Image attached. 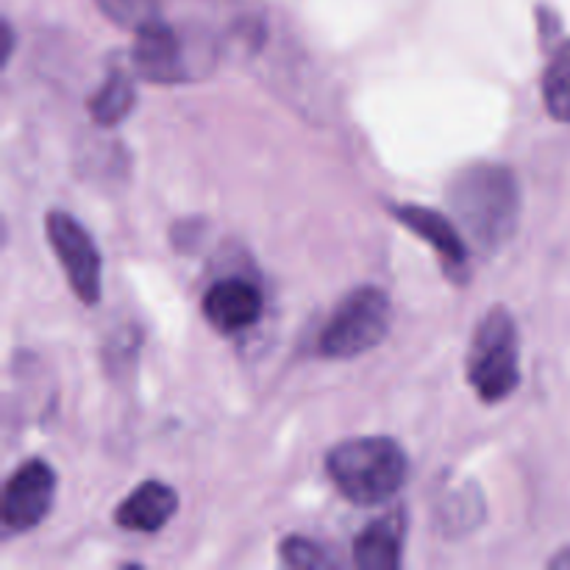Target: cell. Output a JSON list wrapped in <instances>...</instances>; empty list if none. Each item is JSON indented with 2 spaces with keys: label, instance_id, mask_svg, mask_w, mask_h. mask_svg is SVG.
Returning a JSON list of instances; mask_svg holds the SVG:
<instances>
[{
  "label": "cell",
  "instance_id": "8fae6325",
  "mask_svg": "<svg viewBox=\"0 0 570 570\" xmlns=\"http://www.w3.org/2000/svg\"><path fill=\"white\" fill-rule=\"evenodd\" d=\"M395 217L404 223L410 232H415L417 237L426 239L434 250L440 254V259L449 267H462L468 259V248L462 243V234L456 232L454 223L449 220L440 212L426 209V206H395Z\"/></svg>",
  "mask_w": 570,
  "mask_h": 570
},
{
  "label": "cell",
  "instance_id": "5bb4252c",
  "mask_svg": "<svg viewBox=\"0 0 570 570\" xmlns=\"http://www.w3.org/2000/svg\"><path fill=\"white\" fill-rule=\"evenodd\" d=\"M95 3L111 22L128 28V31H142L161 20L159 0H95Z\"/></svg>",
  "mask_w": 570,
  "mask_h": 570
},
{
  "label": "cell",
  "instance_id": "8992f818",
  "mask_svg": "<svg viewBox=\"0 0 570 570\" xmlns=\"http://www.w3.org/2000/svg\"><path fill=\"white\" fill-rule=\"evenodd\" d=\"M56 499V473L48 462L31 460L17 468L3 490L6 532H31L48 518Z\"/></svg>",
  "mask_w": 570,
  "mask_h": 570
},
{
  "label": "cell",
  "instance_id": "7c38bea8",
  "mask_svg": "<svg viewBox=\"0 0 570 570\" xmlns=\"http://www.w3.org/2000/svg\"><path fill=\"white\" fill-rule=\"evenodd\" d=\"M134 100H137V89H134L131 78L122 70H111L106 76L104 87L89 98L87 109L98 126H117V122L131 115Z\"/></svg>",
  "mask_w": 570,
  "mask_h": 570
},
{
  "label": "cell",
  "instance_id": "3957f363",
  "mask_svg": "<svg viewBox=\"0 0 570 570\" xmlns=\"http://www.w3.org/2000/svg\"><path fill=\"white\" fill-rule=\"evenodd\" d=\"M468 382L484 404H499L510 399L521 384V340L515 317L495 306L479 323L468 351Z\"/></svg>",
  "mask_w": 570,
  "mask_h": 570
},
{
  "label": "cell",
  "instance_id": "e0dca14e",
  "mask_svg": "<svg viewBox=\"0 0 570 570\" xmlns=\"http://www.w3.org/2000/svg\"><path fill=\"white\" fill-rule=\"evenodd\" d=\"M549 566H551V568H560V570H568V568H570V549L562 551L560 557H554V560H551Z\"/></svg>",
  "mask_w": 570,
  "mask_h": 570
},
{
  "label": "cell",
  "instance_id": "52a82bcc",
  "mask_svg": "<svg viewBox=\"0 0 570 570\" xmlns=\"http://www.w3.org/2000/svg\"><path fill=\"white\" fill-rule=\"evenodd\" d=\"M131 65L137 76L150 83H178L184 78L195 76L189 70L181 37L161 20L137 31V42L131 48Z\"/></svg>",
  "mask_w": 570,
  "mask_h": 570
},
{
  "label": "cell",
  "instance_id": "7a4b0ae2",
  "mask_svg": "<svg viewBox=\"0 0 570 570\" xmlns=\"http://www.w3.org/2000/svg\"><path fill=\"white\" fill-rule=\"evenodd\" d=\"M326 471L345 499L373 507L390 501L404 488L410 476V460L395 440L362 438L328 451Z\"/></svg>",
  "mask_w": 570,
  "mask_h": 570
},
{
  "label": "cell",
  "instance_id": "30bf717a",
  "mask_svg": "<svg viewBox=\"0 0 570 570\" xmlns=\"http://www.w3.org/2000/svg\"><path fill=\"white\" fill-rule=\"evenodd\" d=\"M406 515L401 510L373 521L354 540V562L362 570H395L404 554Z\"/></svg>",
  "mask_w": 570,
  "mask_h": 570
},
{
  "label": "cell",
  "instance_id": "2e32d148",
  "mask_svg": "<svg viewBox=\"0 0 570 570\" xmlns=\"http://www.w3.org/2000/svg\"><path fill=\"white\" fill-rule=\"evenodd\" d=\"M3 39H6V48H3V61H9L11 56V45H14V31H11V26L6 22L3 26Z\"/></svg>",
  "mask_w": 570,
  "mask_h": 570
},
{
  "label": "cell",
  "instance_id": "6da1fadb",
  "mask_svg": "<svg viewBox=\"0 0 570 570\" xmlns=\"http://www.w3.org/2000/svg\"><path fill=\"white\" fill-rule=\"evenodd\" d=\"M449 206L473 245L484 254H495L518 232L521 187L510 167L479 161L451 178Z\"/></svg>",
  "mask_w": 570,
  "mask_h": 570
},
{
  "label": "cell",
  "instance_id": "9a60e30c",
  "mask_svg": "<svg viewBox=\"0 0 570 570\" xmlns=\"http://www.w3.org/2000/svg\"><path fill=\"white\" fill-rule=\"evenodd\" d=\"M278 554H282L284 566H289V568L312 570V568L332 566V557L326 554V549L317 543H312V540H306V538L282 540V549H278Z\"/></svg>",
  "mask_w": 570,
  "mask_h": 570
},
{
  "label": "cell",
  "instance_id": "5b68a950",
  "mask_svg": "<svg viewBox=\"0 0 570 570\" xmlns=\"http://www.w3.org/2000/svg\"><path fill=\"white\" fill-rule=\"evenodd\" d=\"M45 228H48L50 248L59 256L72 293H76L87 306L98 304L100 254L87 228H83L76 217L67 215V212H50L48 220H45Z\"/></svg>",
  "mask_w": 570,
  "mask_h": 570
},
{
  "label": "cell",
  "instance_id": "ba28073f",
  "mask_svg": "<svg viewBox=\"0 0 570 570\" xmlns=\"http://www.w3.org/2000/svg\"><path fill=\"white\" fill-rule=\"evenodd\" d=\"M265 309L259 287L243 278H226L217 282L215 287L206 289L204 295V315L217 332L234 334L243 328L254 326Z\"/></svg>",
  "mask_w": 570,
  "mask_h": 570
},
{
  "label": "cell",
  "instance_id": "9c48e42d",
  "mask_svg": "<svg viewBox=\"0 0 570 570\" xmlns=\"http://www.w3.org/2000/svg\"><path fill=\"white\" fill-rule=\"evenodd\" d=\"M178 495L176 490L161 482H145L117 507L115 523L126 532H159L165 523L176 515Z\"/></svg>",
  "mask_w": 570,
  "mask_h": 570
},
{
  "label": "cell",
  "instance_id": "4fadbf2b",
  "mask_svg": "<svg viewBox=\"0 0 570 570\" xmlns=\"http://www.w3.org/2000/svg\"><path fill=\"white\" fill-rule=\"evenodd\" d=\"M546 109L554 120L570 122V42L557 48L543 76Z\"/></svg>",
  "mask_w": 570,
  "mask_h": 570
},
{
  "label": "cell",
  "instance_id": "277c9868",
  "mask_svg": "<svg viewBox=\"0 0 570 570\" xmlns=\"http://www.w3.org/2000/svg\"><path fill=\"white\" fill-rule=\"evenodd\" d=\"M393 306L376 287H360L345 295L343 304L321 332V354L328 360H354L376 348L390 332Z\"/></svg>",
  "mask_w": 570,
  "mask_h": 570
}]
</instances>
